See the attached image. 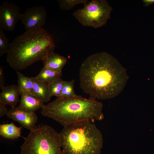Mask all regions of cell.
<instances>
[{
    "mask_svg": "<svg viewBox=\"0 0 154 154\" xmlns=\"http://www.w3.org/2000/svg\"><path fill=\"white\" fill-rule=\"evenodd\" d=\"M33 82L32 93L44 102H48L51 97L49 91V84L42 82L35 77H31Z\"/></svg>",
    "mask_w": 154,
    "mask_h": 154,
    "instance_id": "cell-13",
    "label": "cell"
},
{
    "mask_svg": "<svg viewBox=\"0 0 154 154\" xmlns=\"http://www.w3.org/2000/svg\"><path fill=\"white\" fill-rule=\"evenodd\" d=\"M74 80L65 81L60 94L57 98H68L74 97L76 94L74 89Z\"/></svg>",
    "mask_w": 154,
    "mask_h": 154,
    "instance_id": "cell-17",
    "label": "cell"
},
{
    "mask_svg": "<svg viewBox=\"0 0 154 154\" xmlns=\"http://www.w3.org/2000/svg\"><path fill=\"white\" fill-rule=\"evenodd\" d=\"M20 103L18 107L20 109L31 113H34L45 106L44 102L40 100L32 93L21 91Z\"/></svg>",
    "mask_w": 154,
    "mask_h": 154,
    "instance_id": "cell-10",
    "label": "cell"
},
{
    "mask_svg": "<svg viewBox=\"0 0 154 154\" xmlns=\"http://www.w3.org/2000/svg\"><path fill=\"white\" fill-rule=\"evenodd\" d=\"M5 104L1 100H0V117L7 115L8 111L6 107Z\"/></svg>",
    "mask_w": 154,
    "mask_h": 154,
    "instance_id": "cell-21",
    "label": "cell"
},
{
    "mask_svg": "<svg viewBox=\"0 0 154 154\" xmlns=\"http://www.w3.org/2000/svg\"><path fill=\"white\" fill-rule=\"evenodd\" d=\"M59 6L62 10H69L76 5L81 3L86 4L87 0H58Z\"/></svg>",
    "mask_w": 154,
    "mask_h": 154,
    "instance_id": "cell-18",
    "label": "cell"
},
{
    "mask_svg": "<svg viewBox=\"0 0 154 154\" xmlns=\"http://www.w3.org/2000/svg\"><path fill=\"white\" fill-rule=\"evenodd\" d=\"M72 14L83 26L97 28L105 25L110 19L112 8L106 0H92Z\"/></svg>",
    "mask_w": 154,
    "mask_h": 154,
    "instance_id": "cell-6",
    "label": "cell"
},
{
    "mask_svg": "<svg viewBox=\"0 0 154 154\" xmlns=\"http://www.w3.org/2000/svg\"><path fill=\"white\" fill-rule=\"evenodd\" d=\"M22 14L18 6L12 2H4L0 6V29L13 31Z\"/></svg>",
    "mask_w": 154,
    "mask_h": 154,
    "instance_id": "cell-7",
    "label": "cell"
},
{
    "mask_svg": "<svg viewBox=\"0 0 154 154\" xmlns=\"http://www.w3.org/2000/svg\"><path fill=\"white\" fill-rule=\"evenodd\" d=\"M7 117L20 123L23 127L31 130L35 127L38 120L35 112H28L18 106L11 108L8 111Z\"/></svg>",
    "mask_w": 154,
    "mask_h": 154,
    "instance_id": "cell-9",
    "label": "cell"
},
{
    "mask_svg": "<svg viewBox=\"0 0 154 154\" xmlns=\"http://www.w3.org/2000/svg\"><path fill=\"white\" fill-rule=\"evenodd\" d=\"M59 135L64 154L100 153L102 135L91 121H82L64 127Z\"/></svg>",
    "mask_w": 154,
    "mask_h": 154,
    "instance_id": "cell-4",
    "label": "cell"
},
{
    "mask_svg": "<svg viewBox=\"0 0 154 154\" xmlns=\"http://www.w3.org/2000/svg\"><path fill=\"white\" fill-rule=\"evenodd\" d=\"M64 81L60 77L52 84H49V89L51 97L56 96L57 98L59 96Z\"/></svg>",
    "mask_w": 154,
    "mask_h": 154,
    "instance_id": "cell-19",
    "label": "cell"
},
{
    "mask_svg": "<svg viewBox=\"0 0 154 154\" xmlns=\"http://www.w3.org/2000/svg\"><path fill=\"white\" fill-rule=\"evenodd\" d=\"M142 2L145 5L148 6L151 4L154 3V0H143Z\"/></svg>",
    "mask_w": 154,
    "mask_h": 154,
    "instance_id": "cell-23",
    "label": "cell"
},
{
    "mask_svg": "<svg viewBox=\"0 0 154 154\" xmlns=\"http://www.w3.org/2000/svg\"><path fill=\"white\" fill-rule=\"evenodd\" d=\"M55 47L51 36L43 27L26 31L10 43L6 61L14 70H22L42 61L54 52Z\"/></svg>",
    "mask_w": 154,
    "mask_h": 154,
    "instance_id": "cell-2",
    "label": "cell"
},
{
    "mask_svg": "<svg viewBox=\"0 0 154 154\" xmlns=\"http://www.w3.org/2000/svg\"><path fill=\"white\" fill-rule=\"evenodd\" d=\"M18 78L17 85L21 91H23L32 93L33 89V82L31 77L25 76L19 71H17Z\"/></svg>",
    "mask_w": 154,
    "mask_h": 154,
    "instance_id": "cell-16",
    "label": "cell"
},
{
    "mask_svg": "<svg viewBox=\"0 0 154 154\" xmlns=\"http://www.w3.org/2000/svg\"><path fill=\"white\" fill-rule=\"evenodd\" d=\"M47 13L46 8L41 5L27 8L22 14L21 19L26 31L39 27L46 24Z\"/></svg>",
    "mask_w": 154,
    "mask_h": 154,
    "instance_id": "cell-8",
    "label": "cell"
},
{
    "mask_svg": "<svg viewBox=\"0 0 154 154\" xmlns=\"http://www.w3.org/2000/svg\"><path fill=\"white\" fill-rule=\"evenodd\" d=\"M62 72H59L43 67L35 78L39 81L48 84L54 82L62 76Z\"/></svg>",
    "mask_w": 154,
    "mask_h": 154,
    "instance_id": "cell-15",
    "label": "cell"
},
{
    "mask_svg": "<svg viewBox=\"0 0 154 154\" xmlns=\"http://www.w3.org/2000/svg\"><path fill=\"white\" fill-rule=\"evenodd\" d=\"M24 139L21 154H64L59 133L49 125L35 127Z\"/></svg>",
    "mask_w": 154,
    "mask_h": 154,
    "instance_id": "cell-5",
    "label": "cell"
},
{
    "mask_svg": "<svg viewBox=\"0 0 154 154\" xmlns=\"http://www.w3.org/2000/svg\"><path fill=\"white\" fill-rule=\"evenodd\" d=\"M80 86L90 99H110L123 90L129 77L126 69L110 54L103 52L92 54L79 69Z\"/></svg>",
    "mask_w": 154,
    "mask_h": 154,
    "instance_id": "cell-1",
    "label": "cell"
},
{
    "mask_svg": "<svg viewBox=\"0 0 154 154\" xmlns=\"http://www.w3.org/2000/svg\"><path fill=\"white\" fill-rule=\"evenodd\" d=\"M42 61L44 67L62 72V68L67 62V59L63 56L53 52Z\"/></svg>",
    "mask_w": 154,
    "mask_h": 154,
    "instance_id": "cell-12",
    "label": "cell"
},
{
    "mask_svg": "<svg viewBox=\"0 0 154 154\" xmlns=\"http://www.w3.org/2000/svg\"><path fill=\"white\" fill-rule=\"evenodd\" d=\"M5 79L4 78V72L3 67L0 66V89H2L5 86Z\"/></svg>",
    "mask_w": 154,
    "mask_h": 154,
    "instance_id": "cell-22",
    "label": "cell"
},
{
    "mask_svg": "<svg viewBox=\"0 0 154 154\" xmlns=\"http://www.w3.org/2000/svg\"><path fill=\"white\" fill-rule=\"evenodd\" d=\"M21 91L17 86L12 85L5 86L2 89L0 93V100L11 108L16 107L17 103L20 102L19 97Z\"/></svg>",
    "mask_w": 154,
    "mask_h": 154,
    "instance_id": "cell-11",
    "label": "cell"
},
{
    "mask_svg": "<svg viewBox=\"0 0 154 154\" xmlns=\"http://www.w3.org/2000/svg\"><path fill=\"white\" fill-rule=\"evenodd\" d=\"M21 127L15 125L13 123L0 125V135L9 139H15L21 137Z\"/></svg>",
    "mask_w": 154,
    "mask_h": 154,
    "instance_id": "cell-14",
    "label": "cell"
},
{
    "mask_svg": "<svg viewBox=\"0 0 154 154\" xmlns=\"http://www.w3.org/2000/svg\"><path fill=\"white\" fill-rule=\"evenodd\" d=\"M10 43L4 32V30L0 29V56L5 54H7L8 50Z\"/></svg>",
    "mask_w": 154,
    "mask_h": 154,
    "instance_id": "cell-20",
    "label": "cell"
},
{
    "mask_svg": "<svg viewBox=\"0 0 154 154\" xmlns=\"http://www.w3.org/2000/svg\"><path fill=\"white\" fill-rule=\"evenodd\" d=\"M102 108V103L77 95L68 98H57L45 105L41 114L65 127L84 120H101L104 117Z\"/></svg>",
    "mask_w": 154,
    "mask_h": 154,
    "instance_id": "cell-3",
    "label": "cell"
}]
</instances>
